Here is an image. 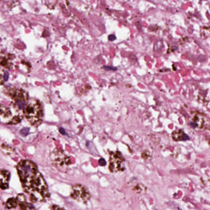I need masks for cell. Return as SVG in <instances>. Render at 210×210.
I'll return each instance as SVG.
<instances>
[{
	"mask_svg": "<svg viewBox=\"0 0 210 210\" xmlns=\"http://www.w3.org/2000/svg\"><path fill=\"white\" fill-rule=\"evenodd\" d=\"M17 169L23 188L29 195L32 202H42L49 196L47 183L34 163L22 160Z\"/></svg>",
	"mask_w": 210,
	"mask_h": 210,
	"instance_id": "6da1fadb",
	"label": "cell"
},
{
	"mask_svg": "<svg viewBox=\"0 0 210 210\" xmlns=\"http://www.w3.org/2000/svg\"><path fill=\"white\" fill-rule=\"evenodd\" d=\"M24 115L31 124L38 126L42 123L44 117L42 104L37 99H29L24 106Z\"/></svg>",
	"mask_w": 210,
	"mask_h": 210,
	"instance_id": "7a4b0ae2",
	"label": "cell"
},
{
	"mask_svg": "<svg viewBox=\"0 0 210 210\" xmlns=\"http://www.w3.org/2000/svg\"><path fill=\"white\" fill-rule=\"evenodd\" d=\"M24 115V108L17 103H11L9 106L0 104V122L8 124L19 123Z\"/></svg>",
	"mask_w": 210,
	"mask_h": 210,
	"instance_id": "3957f363",
	"label": "cell"
},
{
	"mask_svg": "<svg viewBox=\"0 0 210 210\" xmlns=\"http://www.w3.org/2000/svg\"><path fill=\"white\" fill-rule=\"evenodd\" d=\"M6 93L14 101V103L23 108L29 99L28 93L21 89L8 87L6 89Z\"/></svg>",
	"mask_w": 210,
	"mask_h": 210,
	"instance_id": "277c9868",
	"label": "cell"
},
{
	"mask_svg": "<svg viewBox=\"0 0 210 210\" xmlns=\"http://www.w3.org/2000/svg\"><path fill=\"white\" fill-rule=\"evenodd\" d=\"M70 196L74 200L83 203H87L91 197L87 187L80 184H75L72 186Z\"/></svg>",
	"mask_w": 210,
	"mask_h": 210,
	"instance_id": "5b68a950",
	"label": "cell"
},
{
	"mask_svg": "<svg viewBox=\"0 0 210 210\" xmlns=\"http://www.w3.org/2000/svg\"><path fill=\"white\" fill-rule=\"evenodd\" d=\"M124 159L122 154L116 152L110 155L109 169L111 172H117L123 170Z\"/></svg>",
	"mask_w": 210,
	"mask_h": 210,
	"instance_id": "8992f818",
	"label": "cell"
},
{
	"mask_svg": "<svg viewBox=\"0 0 210 210\" xmlns=\"http://www.w3.org/2000/svg\"><path fill=\"white\" fill-rule=\"evenodd\" d=\"M10 173L8 171L0 169V188L2 190L7 189L9 187Z\"/></svg>",
	"mask_w": 210,
	"mask_h": 210,
	"instance_id": "52a82bcc",
	"label": "cell"
},
{
	"mask_svg": "<svg viewBox=\"0 0 210 210\" xmlns=\"http://www.w3.org/2000/svg\"><path fill=\"white\" fill-rule=\"evenodd\" d=\"M172 135V138L176 141H185L190 139L188 135L181 129L175 130Z\"/></svg>",
	"mask_w": 210,
	"mask_h": 210,
	"instance_id": "ba28073f",
	"label": "cell"
},
{
	"mask_svg": "<svg viewBox=\"0 0 210 210\" xmlns=\"http://www.w3.org/2000/svg\"><path fill=\"white\" fill-rule=\"evenodd\" d=\"M204 119L203 117L196 115L191 120L190 124L194 128L201 129L204 124Z\"/></svg>",
	"mask_w": 210,
	"mask_h": 210,
	"instance_id": "9c48e42d",
	"label": "cell"
},
{
	"mask_svg": "<svg viewBox=\"0 0 210 210\" xmlns=\"http://www.w3.org/2000/svg\"><path fill=\"white\" fill-rule=\"evenodd\" d=\"M17 200L16 199L14 198H11L9 199L7 201V207L9 209L16 208L17 207Z\"/></svg>",
	"mask_w": 210,
	"mask_h": 210,
	"instance_id": "30bf717a",
	"label": "cell"
},
{
	"mask_svg": "<svg viewBox=\"0 0 210 210\" xmlns=\"http://www.w3.org/2000/svg\"><path fill=\"white\" fill-rule=\"evenodd\" d=\"M0 64L5 68H9L10 67V62L5 57H0Z\"/></svg>",
	"mask_w": 210,
	"mask_h": 210,
	"instance_id": "8fae6325",
	"label": "cell"
},
{
	"mask_svg": "<svg viewBox=\"0 0 210 210\" xmlns=\"http://www.w3.org/2000/svg\"><path fill=\"white\" fill-rule=\"evenodd\" d=\"M4 76V72L3 70L0 67V84L3 83Z\"/></svg>",
	"mask_w": 210,
	"mask_h": 210,
	"instance_id": "7c38bea8",
	"label": "cell"
},
{
	"mask_svg": "<svg viewBox=\"0 0 210 210\" xmlns=\"http://www.w3.org/2000/svg\"><path fill=\"white\" fill-rule=\"evenodd\" d=\"M103 68L106 71H116L118 69L117 67L110 66H104Z\"/></svg>",
	"mask_w": 210,
	"mask_h": 210,
	"instance_id": "4fadbf2b",
	"label": "cell"
},
{
	"mask_svg": "<svg viewBox=\"0 0 210 210\" xmlns=\"http://www.w3.org/2000/svg\"><path fill=\"white\" fill-rule=\"evenodd\" d=\"M21 135L25 136L29 134V129L27 128H24L21 129V131H20Z\"/></svg>",
	"mask_w": 210,
	"mask_h": 210,
	"instance_id": "5bb4252c",
	"label": "cell"
},
{
	"mask_svg": "<svg viewBox=\"0 0 210 210\" xmlns=\"http://www.w3.org/2000/svg\"><path fill=\"white\" fill-rule=\"evenodd\" d=\"M99 164L101 166H105L106 165V162L104 159L101 158L99 160Z\"/></svg>",
	"mask_w": 210,
	"mask_h": 210,
	"instance_id": "9a60e30c",
	"label": "cell"
},
{
	"mask_svg": "<svg viewBox=\"0 0 210 210\" xmlns=\"http://www.w3.org/2000/svg\"><path fill=\"white\" fill-rule=\"evenodd\" d=\"M108 38L110 41H113L116 39V37L115 35L111 34L108 36Z\"/></svg>",
	"mask_w": 210,
	"mask_h": 210,
	"instance_id": "2e32d148",
	"label": "cell"
},
{
	"mask_svg": "<svg viewBox=\"0 0 210 210\" xmlns=\"http://www.w3.org/2000/svg\"><path fill=\"white\" fill-rule=\"evenodd\" d=\"M52 210H65L63 208H60L58 206L56 205H53L52 207Z\"/></svg>",
	"mask_w": 210,
	"mask_h": 210,
	"instance_id": "e0dca14e",
	"label": "cell"
},
{
	"mask_svg": "<svg viewBox=\"0 0 210 210\" xmlns=\"http://www.w3.org/2000/svg\"><path fill=\"white\" fill-rule=\"evenodd\" d=\"M59 131H60V133H61L62 134L64 135L65 134V130H64V129L62 128H61L60 129Z\"/></svg>",
	"mask_w": 210,
	"mask_h": 210,
	"instance_id": "ac0fdd59",
	"label": "cell"
}]
</instances>
